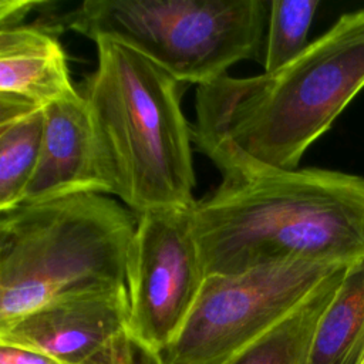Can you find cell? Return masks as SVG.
<instances>
[{
	"label": "cell",
	"mask_w": 364,
	"mask_h": 364,
	"mask_svg": "<svg viewBox=\"0 0 364 364\" xmlns=\"http://www.w3.org/2000/svg\"><path fill=\"white\" fill-rule=\"evenodd\" d=\"M192 213L206 276L287 259L364 260V176L320 168L226 176Z\"/></svg>",
	"instance_id": "obj_2"
},
{
	"label": "cell",
	"mask_w": 364,
	"mask_h": 364,
	"mask_svg": "<svg viewBox=\"0 0 364 364\" xmlns=\"http://www.w3.org/2000/svg\"><path fill=\"white\" fill-rule=\"evenodd\" d=\"M82 364H164V361L159 353L125 330L104 350Z\"/></svg>",
	"instance_id": "obj_15"
},
{
	"label": "cell",
	"mask_w": 364,
	"mask_h": 364,
	"mask_svg": "<svg viewBox=\"0 0 364 364\" xmlns=\"http://www.w3.org/2000/svg\"><path fill=\"white\" fill-rule=\"evenodd\" d=\"M364 358V260L350 266L317 326L307 364H360Z\"/></svg>",
	"instance_id": "obj_12"
},
{
	"label": "cell",
	"mask_w": 364,
	"mask_h": 364,
	"mask_svg": "<svg viewBox=\"0 0 364 364\" xmlns=\"http://www.w3.org/2000/svg\"><path fill=\"white\" fill-rule=\"evenodd\" d=\"M43 1L33 0H1L0 1V30L23 26V20L37 7L44 6Z\"/></svg>",
	"instance_id": "obj_16"
},
{
	"label": "cell",
	"mask_w": 364,
	"mask_h": 364,
	"mask_svg": "<svg viewBox=\"0 0 364 364\" xmlns=\"http://www.w3.org/2000/svg\"><path fill=\"white\" fill-rule=\"evenodd\" d=\"M44 108L0 100V212L17 208L41 151Z\"/></svg>",
	"instance_id": "obj_13"
},
{
	"label": "cell",
	"mask_w": 364,
	"mask_h": 364,
	"mask_svg": "<svg viewBox=\"0 0 364 364\" xmlns=\"http://www.w3.org/2000/svg\"><path fill=\"white\" fill-rule=\"evenodd\" d=\"M269 10L266 0H87L54 26L118 41L199 87L259 57Z\"/></svg>",
	"instance_id": "obj_5"
},
{
	"label": "cell",
	"mask_w": 364,
	"mask_h": 364,
	"mask_svg": "<svg viewBox=\"0 0 364 364\" xmlns=\"http://www.w3.org/2000/svg\"><path fill=\"white\" fill-rule=\"evenodd\" d=\"M67 55L43 24L0 30V100L31 108L73 97Z\"/></svg>",
	"instance_id": "obj_10"
},
{
	"label": "cell",
	"mask_w": 364,
	"mask_h": 364,
	"mask_svg": "<svg viewBox=\"0 0 364 364\" xmlns=\"http://www.w3.org/2000/svg\"><path fill=\"white\" fill-rule=\"evenodd\" d=\"M364 88V9L344 13L284 67L199 85L192 141L226 176L297 169Z\"/></svg>",
	"instance_id": "obj_1"
},
{
	"label": "cell",
	"mask_w": 364,
	"mask_h": 364,
	"mask_svg": "<svg viewBox=\"0 0 364 364\" xmlns=\"http://www.w3.org/2000/svg\"><path fill=\"white\" fill-rule=\"evenodd\" d=\"M0 364H64L44 353L0 343Z\"/></svg>",
	"instance_id": "obj_17"
},
{
	"label": "cell",
	"mask_w": 364,
	"mask_h": 364,
	"mask_svg": "<svg viewBox=\"0 0 364 364\" xmlns=\"http://www.w3.org/2000/svg\"><path fill=\"white\" fill-rule=\"evenodd\" d=\"M192 208L138 215L128 250V331L159 354L188 321L206 279Z\"/></svg>",
	"instance_id": "obj_7"
},
{
	"label": "cell",
	"mask_w": 364,
	"mask_h": 364,
	"mask_svg": "<svg viewBox=\"0 0 364 364\" xmlns=\"http://www.w3.org/2000/svg\"><path fill=\"white\" fill-rule=\"evenodd\" d=\"M346 269L287 259L232 274L206 276L193 310L164 364H223L287 317L324 279Z\"/></svg>",
	"instance_id": "obj_6"
},
{
	"label": "cell",
	"mask_w": 364,
	"mask_h": 364,
	"mask_svg": "<svg viewBox=\"0 0 364 364\" xmlns=\"http://www.w3.org/2000/svg\"><path fill=\"white\" fill-rule=\"evenodd\" d=\"M138 213L104 193L0 212V326L55 300L127 284Z\"/></svg>",
	"instance_id": "obj_4"
},
{
	"label": "cell",
	"mask_w": 364,
	"mask_h": 364,
	"mask_svg": "<svg viewBox=\"0 0 364 364\" xmlns=\"http://www.w3.org/2000/svg\"><path fill=\"white\" fill-rule=\"evenodd\" d=\"M95 44L97 68L78 91L111 195L138 215L193 206L192 128L182 111L181 82L118 41Z\"/></svg>",
	"instance_id": "obj_3"
},
{
	"label": "cell",
	"mask_w": 364,
	"mask_h": 364,
	"mask_svg": "<svg viewBox=\"0 0 364 364\" xmlns=\"http://www.w3.org/2000/svg\"><path fill=\"white\" fill-rule=\"evenodd\" d=\"M348 267L324 279L287 317L223 364H307L320 318Z\"/></svg>",
	"instance_id": "obj_11"
},
{
	"label": "cell",
	"mask_w": 364,
	"mask_h": 364,
	"mask_svg": "<svg viewBox=\"0 0 364 364\" xmlns=\"http://www.w3.org/2000/svg\"><path fill=\"white\" fill-rule=\"evenodd\" d=\"M125 286L64 297L6 326L0 343L44 353L64 364H82L128 330Z\"/></svg>",
	"instance_id": "obj_8"
},
{
	"label": "cell",
	"mask_w": 364,
	"mask_h": 364,
	"mask_svg": "<svg viewBox=\"0 0 364 364\" xmlns=\"http://www.w3.org/2000/svg\"><path fill=\"white\" fill-rule=\"evenodd\" d=\"M111 192L81 92L47 105L40 156L20 205Z\"/></svg>",
	"instance_id": "obj_9"
},
{
	"label": "cell",
	"mask_w": 364,
	"mask_h": 364,
	"mask_svg": "<svg viewBox=\"0 0 364 364\" xmlns=\"http://www.w3.org/2000/svg\"><path fill=\"white\" fill-rule=\"evenodd\" d=\"M318 0H272L264 43V73L276 71L309 46L307 36Z\"/></svg>",
	"instance_id": "obj_14"
},
{
	"label": "cell",
	"mask_w": 364,
	"mask_h": 364,
	"mask_svg": "<svg viewBox=\"0 0 364 364\" xmlns=\"http://www.w3.org/2000/svg\"><path fill=\"white\" fill-rule=\"evenodd\" d=\"M360 364H364V358H363V360H361V363H360Z\"/></svg>",
	"instance_id": "obj_18"
}]
</instances>
